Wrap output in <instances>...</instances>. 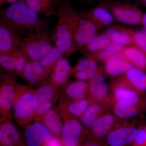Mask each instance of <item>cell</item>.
Listing matches in <instances>:
<instances>
[{
    "label": "cell",
    "mask_w": 146,
    "mask_h": 146,
    "mask_svg": "<svg viewBox=\"0 0 146 146\" xmlns=\"http://www.w3.org/2000/svg\"><path fill=\"white\" fill-rule=\"evenodd\" d=\"M0 23L21 34L48 30L49 24L26 4L23 0L0 11Z\"/></svg>",
    "instance_id": "cell-1"
},
{
    "label": "cell",
    "mask_w": 146,
    "mask_h": 146,
    "mask_svg": "<svg viewBox=\"0 0 146 146\" xmlns=\"http://www.w3.org/2000/svg\"><path fill=\"white\" fill-rule=\"evenodd\" d=\"M56 16L58 23L52 38L55 46L70 57L76 51L74 38L80 17V13L71 5L70 0H66L58 6Z\"/></svg>",
    "instance_id": "cell-2"
},
{
    "label": "cell",
    "mask_w": 146,
    "mask_h": 146,
    "mask_svg": "<svg viewBox=\"0 0 146 146\" xmlns=\"http://www.w3.org/2000/svg\"><path fill=\"white\" fill-rule=\"evenodd\" d=\"M36 90L30 85L17 84L12 108L13 117L18 125L25 126L35 119L34 98Z\"/></svg>",
    "instance_id": "cell-3"
},
{
    "label": "cell",
    "mask_w": 146,
    "mask_h": 146,
    "mask_svg": "<svg viewBox=\"0 0 146 146\" xmlns=\"http://www.w3.org/2000/svg\"><path fill=\"white\" fill-rule=\"evenodd\" d=\"M25 35L20 48L31 61H40L55 46L52 43V38L49 30L27 32Z\"/></svg>",
    "instance_id": "cell-4"
},
{
    "label": "cell",
    "mask_w": 146,
    "mask_h": 146,
    "mask_svg": "<svg viewBox=\"0 0 146 146\" xmlns=\"http://www.w3.org/2000/svg\"><path fill=\"white\" fill-rule=\"evenodd\" d=\"M58 110L63 121L60 138L63 146H81L88 132L79 119L63 110Z\"/></svg>",
    "instance_id": "cell-5"
},
{
    "label": "cell",
    "mask_w": 146,
    "mask_h": 146,
    "mask_svg": "<svg viewBox=\"0 0 146 146\" xmlns=\"http://www.w3.org/2000/svg\"><path fill=\"white\" fill-rule=\"evenodd\" d=\"M59 97V88L50 82L38 86L34 98V106L36 113L35 121L40 122L43 116L58 101Z\"/></svg>",
    "instance_id": "cell-6"
},
{
    "label": "cell",
    "mask_w": 146,
    "mask_h": 146,
    "mask_svg": "<svg viewBox=\"0 0 146 146\" xmlns=\"http://www.w3.org/2000/svg\"><path fill=\"white\" fill-rule=\"evenodd\" d=\"M101 5L107 9L115 19L119 22L129 25L142 23L144 14L137 7L112 0H106Z\"/></svg>",
    "instance_id": "cell-7"
},
{
    "label": "cell",
    "mask_w": 146,
    "mask_h": 146,
    "mask_svg": "<svg viewBox=\"0 0 146 146\" xmlns=\"http://www.w3.org/2000/svg\"><path fill=\"white\" fill-rule=\"evenodd\" d=\"M17 84L13 74L3 73L0 83V119L13 118L11 107L16 93Z\"/></svg>",
    "instance_id": "cell-8"
},
{
    "label": "cell",
    "mask_w": 146,
    "mask_h": 146,
    "mask_svg": "<svg viewBox=\"0 0 146 146\" xmlns=\"http://www.w3.org/2000/svg\"><path fill=\"white\" fill-rule=\"evenodd\" d=\"M136 123H124L110 132L105 138L108 146H129L138 133Z\"/></svg>",
    "instance_id": "cell-9"
},
{
    "label": "cell",
    "mask_w": 146,
    "mask_h": 146,
    "mask_svg": "<svg viewBox=\"0 0 146 146\" xmlns=\"http://www.w3.org/2000/svg\"><path fill=\"white\" fill-rule=\"evenodd\" d=\"M125 121L113 113H106L95 121L86 137L88 139L102 141L111 131Z\"/></svg>",
    "instance_id": "cell-10"
},
{
    "label": "cell",
    "mask_w": 146,
    "mask_h": 146,
    "mask_svg": "<svg viewBox=\"0 0 146 146\" xmlns=\"http://www.w3.org/2000/svg\"><path fill=\"white\" fill-rule=\"evenodd\" d=\"M88 96V81L77 80L69 82L59 88L57 108L60 109L70 102L87 98Z\"/></svg>",
    "instance_id": "cell-11"
},
{
    "label": "cell",
    "mask_w": 146,
    "mask_h": 146,
    "mask_svg": "<svg viewBox=\"0 0 146 146\" xmlns=\"http://www.w3.org/2000/svg\"><path fill=\"white\" fill-rule=\"evenodd\" d=\"M87 81L88 84L87 98L91 104L96 102L111 104V97L109 92V87L104 76L102 74V70L94 75Z\"/></svg>",
    "instance_id": "cell-12"
},
{
    "label": "cell",
    "mask_w": 146,
    "mask_h": 146,
    "mask_svg": "<svg viewBox=\"0 0 146 146\" xmlns=\"http://www.w3.org/2000/svg\"><path fill=\"white\" fill-rule=\"evenodd\" d=\"M111 104L115 102H124L137 105L145 109L146 100L143 99L137 92L120 83L117 80L110 85Z\"/></svg>",
    "instance_id": "cell-13"
},
{
    "label": "cell",
    "mask_w": 146,
    "mask_h": 146,
    "mask_svg": "<svg viewBox=\"0 0 146 146\" xmlns=\"http://www.w3.org/2000/svg\"><path fill=\"white\" fill-rule=\"evenodd\" d=\"M23 138L27 146H42L53 136L42 123L35 121L25 126Z\"/></svg>",
    "instance_id": "cell-14"
},
{
    "label": "cell",
    "mask_w": 146,
    "mask_h": 146,
    "mask_svg": "<svg viewBox=\"0 0 146 146\" xmlns=\"http://www.w3.org/2000/svg\"><path fill=\"white\" fill-rule=\"evenodd\" d=\"M98 29L91 21L80 13V17L77 27L74 44L75 51L79 50L97 35Z\"/></svg>",
    "instance_id": "cell-15"
},
{
    "label": "cell",
    "mask_w": 146,
    "mask_h": 146,
    "mask_svg": "<svg viewBox=\"0 0 146 146\" xmlns=\"http://www.w3.org/2000/svg\"><path fill=\"white\" fill-rule=\"evenodd\" d=\"M23 39L18 32L0 23V54H12L21 47Z\"/></svg>",
    "instance_id": "cell-16"
},
{
    "label": "cell",
    "mask_w": 146,
    "mask_h": 146,
    "mask_svg": "<svg viewBox=\"0 0 146 146\" xmlns=\"http://www.w3.org/2000/svg\"><path fill=\"white\" fill-rule=\"evenodd\" d=\"M0 146H27L11 119H0Z\"/></svg>",
    "instance_id": "cell-17"
},
{
    "label": "cell",
    "mask_w": 146,
    "mask_h": 146,
    "mask_svg": "<svg viewBox=\"0 0 146 146\" xmlns=\"http://www.w3.org/2000/svg\"><path fill=\"white\" fill-rule=\"evenodd\" d=\"M117 80L141 96L146 92V72L138 68H131Z\"/></svg>",
    "instance_id": "cell-18"
},
{
    "label": "cell",
    "mask_w": 146,
    "mask_h": 146,
    "mask_svg": "<svg viewBox=\"0 0 146 146\" xmlns=\"http://www.w3.org/2000/svg\"><path fill=\"white\" fill-rule=\"evenodd\" d=\"M135 68L125 56L123 52L112 56L105 62V72L111 77L123 75L132 68Z\"/></svg>",
    "instance_id": "cell-19"
},
{
    "label": "cell",
    "mask_w": 146,
    "mask_h": 146,
    "mask_svg": "<svg viewBox=\"0 0 146 146\" xmlns=\"http://www.w3.org/2000/svg\"><path fill=\"white\" fill-rule=\"evenodd\" d=\"M111 110H112L111 103H94L89 106L79 119L88 133L95 121L103 115L110 112Z\"/></svg>",
    "instance_id": "cell-20"
},
{
    "label": "cell",
    "mask_w": 146,
    "mask_h": 146,
    "mask_svg": "<svg viewBox=\"0 0 146 146\" xmlns=\"http://www.w3.org/2000/svg\"><path fill=\"white\" fill-rule=\"evenodd\" d=\"M101 70L98 66L96 60L85 56L80 59L72 68V74L77 80L87 81Z\"/></svg>",
    "instance_id": "cell-21"
},
{
    "label": "cell",
    "mask_w": 146,
    "mask_h": 146,
    "mask_svg": "<svg viewBox=\"0 0 146 146\" xmlns=\"http://www.w3.org/2000/svg\"><path fill=\"white\" fill-rule=\"evenodd\" d=\"M72 68L67 58L64 57L58 61L50 74V83L58 88L64 86L69 82Z\"/></svg>",
    "instance_id": "cell-22"
},
{
    "label": "cell",
    "mask_w": 146,
    "mask_h": 146,
    "mask_svg": "<svg viewBox=\"0 0 146 146\" xmlns=\"http://www.w3.org/2000/svg\"><path fill=\"white\" fill-rule=\"evenodd\" d=\"M82 13L91 21L98 29L110 25L115 19L109 11L101 4L93 7L86 12Z\"/></svg>",
    "instance_id": "cell-23"
},
{
    "label": "cell",
    "mask_w": 146,
    "mask_h": 146,
    "mask_svg": "<svg viewBox=\"0 0 146 146\" xmlns=\"http://www.w3.org/2000/svg\"><path fill=\"white\" fill-rule=\"evenodd\" d=\"M40 122L45 126L53 136L60 138L63 121L57 108H52L47 112Z\"/></svg>",
    "instance_id": "cell-24"
},
{
    "label": "cell",
    "mask_w": 146,
    "mask_h": 146,
    "mask_svg": "<svg viewBox=\"0 0 146 146\" xmlns=\"http://www.w3.org/2000/svg\"><path fill=\"white\" fill-rule=\"evenodd\" d=\"M133 32L123 27L113 25L108 28L105 33L111 42L126 46L133 45Z\"/></svg>",
    "instance_id": "cell-25"
},
{
    "label": "cell",
    "mask_w": 146,
    "mask_h": 146,
    "mask_svg": "<svg viewBox=\"0 0 146 146\" xmlns=\"http://www.w3.org/2000/svg\"><path fill=\"white\" fill-rule=\"evenodd\" d=\"M28 7L36 14L47 18L56 15L58 5L55 0H23Z\"/></svg>",
    "instance_id": "cell-26"
},
{
    "label": "cell",
    "mask_w": 146,
    "mask_h": 146,
    "mask_svg": "<svg viewBox=\"0 0 146 146\" xmlns=\"http://www.w3.org/2000/svg\"><path fill=\"white\" fill-rule=\"evenodd\" d=\"M112 110L118 118L125 120L137 116L144 109L137 105L124 102L112 103Z\"/></svg>",
    "instance_id": "cell-27"
},
{
    "label": "cell",
    "mask_w": 146,
    "mask_h": 146,
    "mask_svg": "<svg viewBox=\"0 0 146 146\" xmlns=\"http://www.w3.org/2000/svg\"><path fill=\"white\" fill-rule=\"evenodd\" d=\"M123 54L135 68L146 72V53L134 45L126 46Z\"/></svg>",
    "instance_id": "cell-28"
},
{
    "label": "cell",
    "mask_w": 146,
    "mask_h": 146,
    "mask_svg": "<svg viewBox=\"0 0 146 146\" xmlns=\"http://www.w3.org/2000/svg\"><path fill=\"white\" fill-rule=\"evenodd\" d=\"M112 42L106 33L97 35L80 51L84 55L91 54L101 51L108 46Z\"/></svg>",
    "instance_id": "cell-29"
},
{
    "label": "cell",
    "mask_w": 146,
    "mask_h": 146,
    "mask_svg": "<svg viewBox=\"0 0 146 146\" xmlns=\"http://www.w3.org/2000/svg\"><path fill=\"white\" fill-rule=\"evenodd\" d=\"M90 104L89 100L86 98L70 102L60 109L57 108L58 110H65L73 117L80 119Z\"/></svg>",
    "instance_id": "cell-30"
},
{
    "label": "cell",
    "mask_w": 146,
    "mask_h": 146,
    "mask_svg": "<svg viewBox=\"0 0 146 146\" xmlns=\"http://www.w3.org/2000/svg\"><path fill=\"white\" fill-rule=\"evenodd\" d=\"M125 46L121 44L112 42L104 50L99 52L85 55V56H89L96 60L105 61L116 54L122 51Z\"/></svg>",
    "instance_id": "cell-31"
},
{
    "label": "cell",
    "mask_w": 146,
    "mask_h": 146,
    "mask_svg": "<svg viewBox=\"0 0 146 146\" xmlns=\"http://www.w3.org/2000/svg\"><path fill=\"white\" fill-rule=\"evenodd\" d=\"M64 56L62 52L54 46L50 52L42 58L40 61L50 75L58 61Z\"/></svg>",
    "instance_id": "cell-32"
},
{
    "label": "cell",
    "mask_w": 146,
    "mask_h": 146,
    "mask_svg": "<svg viewBox=\"0 0 146 146\" xmlns=\"http://www.w3.org/2000/svg\"><path fill=\"white\" fill-rule=\"evenodd\" d=\"M12 55L15 62V74L23 79L24 69L29 60L21 48L16 50Z\"/></svg>",
    "instance_id": "cell-33"
},
{
    "label": "cell",
    "mask_w": 146,
    "mask_h": 146,
    "mask_svg": "<svg viewBox=\"0 0 146 146\" xmlns=\"http://www.w3.org/2000/svg\"><path fill=\"white\" fill-rule=\"evenodd\" d=\"M23 79L27 82L29 85L32 86H39L42 84L46 83L42 81L35 73L33 66L32 61L30 60L24 69Z\"/></svg>",
    "instance_id": "cell-34"
},
{
    "label": "cell",
    "mask_w": 146,
    "mask_h": 146,
    "mask_svg": "<svg viewBox=\"0 0 146 146\" xmlns=\"http://www.w3.org/2000/svg\"><path fill=\"white\" fill-rule=\"evenodd\" d=\"M0 65L9 74H15V62L12 54H0Z\"/></svg>",
    "instance_id": "cell-35"
},
{
    "label": "cell",
    "mask_w": 146,
    "mask_h": 146,
    "mask_svg": "<svg viewBox=\"0 0 146 146\" xmlns=\"http://www.w3.org/2000/svg\"><path fill=\"white\" fill-rule=\"evenodd\" d=\"M133 45L146 53V31L145 30L133 32Z\"/></svg>",
    "instance_id": "cell-36"
},
{
    "label": "cell",
    "mask_w": 146,
    "mask_h": 146,
    "mask_svg": "<svg viewBox=\"0 0 146 146\" xmlns=\"http://www.w3.org/2000/svg\"><path fill=\"white\" fill-rule=\"evenodd\" d=\"M33 66L35 73L44 82H49L50 75L40 61H32Z\"/></svg>",
    "instance_id": "cell-37"
},
{
    "label": "cell",
    "mask_w": 146,
    "mask_h": 146,
    "mask_svg": "<svg viewBox=\"0 0 146 146\" xmlns=\"http://www.w3.org/2000/svg\"><path fill=\"white\" fill-rule=\"evenodd\" d=\"M129 146H146V125L139 126L136 138Z\"/></svg>",
    "instance_id": "cell-38"
},
{
    "label": "cell",
    "mask_w": 146,
    "mask_h": 146,
    "mask_svg": "<svg viewBox=\"0 0 146 146\" xmlns=\"http://www.w3.org/2000/svg\"><path fill=\"white\" fill-rule=\"evenodd\" d=\"M81 146H108L105 143L102 141H97L86 138V141H84Z\"/></svg>",
    "instance_id": "cell-39"
},
{
    "label": "cell",
    "mask_w": 146,
    "mask_h": 146,
    "mask_svg": "<svg viewBox=\"0 0 146 146\" xmlns=\"http://www.w3.org/2000/svg\"><path fill=\"white\" fill-rule=\"evenodd\" d=\"M42 146H64L61 138L53 137L49 141H47Z\"/></svg>",
    "instance_id": "cell-40"
},
{
    "label": "cell",
    "mask_w": 146,
    "mask_h": 146,
    "mask_svg": "<svg viewBox=\"0 0 146 146\" xmlns=\"http://www.w3.org/2000/svg\"><path fill=\"white\" fill-rule=\"evenodd\" d=\"M21 1L22 0H0V5L1 6L4 4H8L11 5L19 2Z\"/></svg>",
    "instance_id": "cell-41"
},
{
    "label": "cell",
    "mask_w": 146,
    "mask_h": 146,
    "mask_svg": "<svg viewBox=\"0 0 146 146\" xmlns=\"http://www.w3.org/2000/svg\"><path fill=\"white\" fill-rule=\"evenodd\" d=\"M142 23H143V26L144 30L146 31V13L144 14Z\"/></svg>",
    "instance_id": "cell-42"
},
{
    "label": "cell",
    "mask_w": 146,
    "mask_h": 146,
    "mask_svg": "<svg viewBox=\"0 0 146 146\" xmlns=\"http://www.w3.org/2000/svg\"><path fill=\"white\" fill-rule=\"evenodd\" d=\"M75 1H78L80 3H81L82 4H86L89 3L91 1H92L93 0H75Z\"/></svg>",
    "instance_id": "cell-43"
},
{
    "label": "cell",
    "mask_w": 146,
    "mask_h": 146,
    "mask_svg": "<svg viewBox=\"0 0 146 146\" xmlns=\"http://www.w3.org/2000/svg\"><path fill=\"white\" fill-rule=\"evenodd\" d=\"M66 0H55L57 4L59 6L61 3L65 2Z\"/></svg>",
    "instance_id": "cell-44"
},
{
    "label": "cell",
    "mask_w": 146,
    "mask_h": 146,
    "mask_svg": "<svg viewBox=\"0 0 146 146\" xmlns=\"http://www.w3.org/2000/svg\"><path fill=\"white\" fill-rule=\"evenodd\" d=\"M145 100H146V99ZM145 111H146V106L145 109Z\"/></svg>",
    "instance_id": "cell-45"
},
{
    "label": "cell",
    "mask_w": 146,
    "mask_h": 146,
    "mask_svg": "<svg viewBox=\"0 0 146 146\" xmlns=\"http://www.w3.org/2000/svg\"><path fill=\"white\" fill-rule=\"evenodd\" d=\"M145 1H146V0H145Z\"/></svg>",
    "instance_id": "cell-46"
}]
</instances>
